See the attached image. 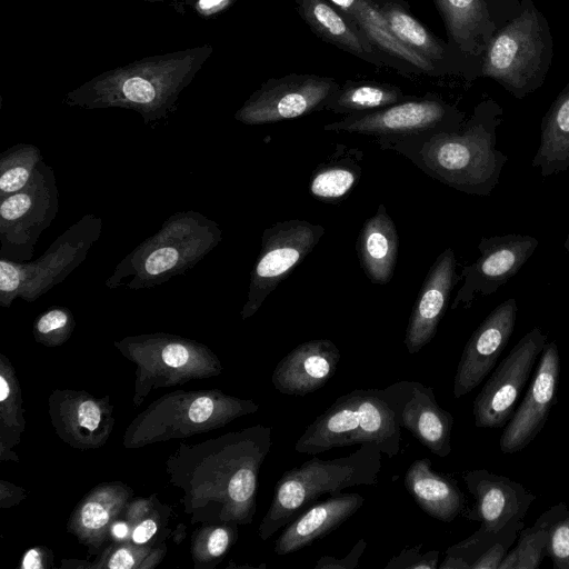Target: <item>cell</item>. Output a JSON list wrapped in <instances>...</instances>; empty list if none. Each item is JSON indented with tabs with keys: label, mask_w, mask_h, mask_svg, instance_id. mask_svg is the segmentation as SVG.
Here are the masks:
<instances>
[{
	"label": "cell",
	"mask_w": 569,
	"mask_h": 569,
	"mask_svg": "<svg viewBox=\"0 0 569 569\" xmlns=\"http://www.w3.org/2000/svg\"><path fill=\"white\" fill-rule=\"evenodd\" d=\"M502 109L492 100L479 103L456 132H426L378 140L433 179L468 194L489 196L498 186L508 157L497 148Z\"/></svg>",
	"instance_id": "cell-1"
},
{
	"label": "cell",
	"mask_w": 569,
	"mask_h": 569,
	"mask_svg": "<svg viewBox=\"0 0 569 569\" xmlns=\"http://www.w3.org/2000/svg\"><path fill=\"white\" fill-rule=\"evenodd\" d=\"M211 52L207 44L134 61L84 82L70 91L64 102L86 109H130L146 122L161 119Z\"/></svg>",
	"instance_id": "cell-2"
},
{
	"label": "cell",
	"mask_w": 569,
	"mask_h": 569,
	"mask_svg": "<svg viewBox=\"0 0 569 569\" xmlns=\"http://www.w3.org/2000/svg\"><path fill=\"white\" fill-rule=\"evenodd\" d=\"M381 455L376 443L366 442L345 457H313L287 470L276 483L273 499L259 527L260 538H270L325 493L332 496L349 487L377 485Z\"/></svg>",
	"instance_id": "cell-3"
},
{
	"label": "cell",
	"mask_w": 569,
	"mask_h": 569,
	"mask_svg": "<svg viewBox=\"0 0 569 569\" xmlns=\"http://www.w3.org/2000/svg\"><path fill=\"white\" fill-rule=\"evenodd\" d=\"M217 223L188 211L170 217L162 228L139 244L114 269L108 286L130 289L152 288L174 276L184 273L211 251L221 240Z\"/></svg>",
	"instance_id": "cell-4"
},
{
	"label": "cell",
	"mask_w": 569,
	"mask_h": 569,
	"mask_svg": "<svg viewBox=\"0 0 569 569\" xmlns=\"http://www.w3.org/2000/svg\"><path fill=\"white\" fill-rule=\"evenodd\" d=\"M101 219L93 214L61 234L33 262L0 259V301L10 306L14 298L32 301L62 282L86 259L91 246L99 239Z\"/></svg>",
	"instance_id": "cell-5"
},
{
	"label": "cell",
	"mask_w": 569,
	"mask_h": 569,
	"mask_svg": "<svg viewBox=\"0 0 569 569\" xmlns=\"http://www.w3.org/2000/svg\"><path fill=\"white\" fill-rule=\"evenodd\" d=\"M545 27L536 8L527 4L489 41L482 74L501 83L517 98L538 88L547 53Z\"/></svg>",
	"instance_id": "cell-6"
},
{
	"label": "cell",
	"mask_w": 569,
	"mask_h": 569,
	"mask_svg": "<svg viewBox=\"0 0 569 569\" xmlns=\"http://www.w3.org/2000/svg\"><path fill=\"white\" fill-rule=\"evenodd\" d=\"M58 204L54 172L41 160L24 188L1 198V258L29 261L40 236L54 220Z\"/></svg>",
	"instance_id": "cell-7"
},
{
	"label": "cell",
	"mask_w": 569,
	"mask_h": 569,
	"mask_svg": "<svg viewBox=\"0 0 569 569\" xmlns=\"http://www.w3.org/2000/svg\"><path fill=\"white\" fill-rule=\"evenodd\" d=\"M462 126L463 113L456 107L437 98H410L375 111L345 116L323 129L386 140L426 132H456Z\"/></svg>",
	"instance_id": "cell-8"
},
{
	"label": "cell",
	"mask_w": 569,
	"mask_h": 569,
	"mask_svg": "<svg viewBox=\"0 0 569 569\" xmlns=\"http://www.w3.org/2000/svg\"><path fill=\"white\" fill-rule=\"evenodd\" d=\"M325 228L303 220H287L266 229L251 271L242 318L253 316L276 287L312 251Z\"/></svg>",
	"instance_id": "cell-9"
},
{
	"label": "cell",
	"mask_w": 569,
	"mask_h": 569,
	"mask_svg": "<svg viewBox=\"0 0 569 569\" xmlns=\"http://www.w3.org/2000/svg\"><path fill=\"white\" fill-rule=\"evenodd\" d=\"M546 343L547 336L535 327L496 367L473 400L476 427L499 429L506 426Z\"/></svg>",
	"instance_id": "cell-10"
},
{
	"label": "cell",
	"mask_w": 569,
	"mask_h": 569,
	"mask_svg": "<svg viewBox=\"0 0 569 569\" xmlns=\"http://www.w3.org/2000/svg\"><path fill=\"white\" fill-rule=\"evenodd\" d=\"M339 86L333 78L317 74L272 78L248 98L234 118L246 124H264L323 110Z\"/></svg>",
	"instance_id": "cell-11"
},
{
	"label": "cell",
	"mask_w": 569,
	"mask_h": 569,
	"mask_svg": "<svg viewBox=\"0 0 569 569\" xmlns=\"http://www.w3.org/2000/svg\"><path fill=\"white\" fill-rule=\"evenodd\" d=\"M538 244L535 237L521 233L481 238L478 258L461 271L463 282L451 308H469L477 295L486 297L498 291L519 272Z\"/></svg>",
	"instance_id": "cell-12"
},
{
	"label": "cell",
	"mask_w": 569,
	"mask_h": 569,
	"mask_svg": "<svg viewBox=\"0 0 569 569\" xmlns=\"http://www.w3.org/2000/svg\"><path fill=\"white\" fill-rule=\"evenodd\" d=\"M560 379V356L555 341L547 342L525 398L506 423L499 439L502 453L525 449L543 429L556 402Z\"/></svg>",
	"instance_id": "cell-13"
},
{
	"label": "cell",
	"mask_w": 569,
	"mask_h": 569,
	"mask_svg": "<svg viewBox=\"0 0 569 569\" xmlns=\"http://www.w3.org/2000/svg\"><path fill=\"white\" fill-rule=\"evenodd\" d=\"M517 312L516 298H509L498 305L472 332L456 370L455 398L472 391L495 368L515 330Z\"/></svg>",
	"instance_id": "cell-14"
},
{
	"label": "cell",
	"mask_w": 569,
	"mask_h": 569,
	"mask_svg": "<svg viewBox=\"0 0 569 569\" xmlns=\"http://www.w3.org/2000/svg\"><path fill=\"white\" fill-rule=\"evenodd\" d=\"M462 479L475 498L465 518L480 522V530L498 532L512 520L526 517L536 496L521 483L486 469L465 471Z\"/></svg>",
	"instance_id": "cell-15"
},
{
	"label": "cell",
	"mask_w": 569,
	"mask_h": 569,
	"mask_svg": "<svg viewBox=\"0 0 569 569\" xmlns=\"http://www.w3.org/2000/svg\"><path fill=\"white\" fill-rule=\"evenodd\" d=\"M457 279L455 252L447 248L430 268L412 308L405 335L409 353H417L435 337Z\"/></svg>",
	"instance_id": "cell-16"
},
{
	"label": "cell",
	"mask_w": 569,
	"mask_h": 569,
	"mask_svg": "<svg viewBox=\"0 0 569 569\" xmlns=\"http://www.w3.org/2000/svg\"><path fill=\"white\" fill-rule=\"evenodd\" d=\"M340 357L338 347L329 339L306 341L277 363L271 382L280 393L306 396L333 377Z\"/></svg>",
	"instance_id": "cell-17"
},
{
	"label": "cell",
	"mask_w": 569,
	"mask_h": 569,
	"mask_svg": "<svg viewBox=\"0 0 569 569\" xmlns=\"http://www.w3.org/2000/svg\"><path fill=\"white\" fill-rule=\"evenodd\" d=\"M297 11L311 31L326 42L377 67L397 70L358 26L329 0H293Z\"/></svg>",
	"instance_id": "cell-18"
},
{
	"label": "cell",
	"mask_w": 569,
	"mask_h": 569,
	"mask_svg": "<svg viewBox=\"0 0 569 569\" xmlns=\"http://www.w3.org/2000/svg\"><path fill=\"white\" fill-rule=\"evenodd\" d=\"M363 502V496L357 492H340L310 506L286 526L276 540V555L296 552L327 536L352 517Z\"/></svg>",
	"instance_id": "cell-19"
},
{
	"label": "cell",
	"mask_w": 569,
	"mask_h": 569,
	"mask_svg": "<svg viewBox=\"0 0 569 569\" xmlns=\"http://www.w3.org/2000/svg\"><path fill=\"white\" fill-rule=\"evenodd\" d=\"M343 11L369 41L397 66L403 74L438 77V70L425 58L403 44L391 31L387 20L370 0H329Z\"/></svg>",
	"instance_id": "cell-20"
},
{
	"label": "cell",
	"mask_w": 569,
	"mask_h": 569,
	"mask_svg": "<svg viewBox=\"0 0 569 569\" xmlns=\"http://www.w3.org/2000/svg\"><path fill=\"white\" fill-rule=\"evenodd\" d=\"M377 7L393 34L403 44L428 60L440 76L458 74L466 71L467 56L421 24L410 13L408 3H386Z\"/></svg>",
	"instance_id": "cell-21"
},
{
	"label": "cell",
	"mask_w": 569,
	"mask_h": 569,
	"mask_svg": "<svg viewBox=\"0 0 569 569\" xmlns=\"http://www.w3.org/2000/svg\"><path fill=\"white\" fill-rule=\"evenodd\" d=\"M360 389L339 398L310 425L297 440L295 450L299 453L317 455L333 448L353 446L360 429Z\"/></svg>",
	"instance_id": "cell-22"
},
{
	"label": "cell",
	"mask_w": 569,
	"mask_h": 569,
	"mask_svg": "<svg viewBox=\"0 0 569 569\" xmlns=\"http://www.w3.org/2000/svg\"><path fill=\"white\" fill-rule=\"evenodd\" d=\"M405 487L430 517L451 522L469 509L465 493L450 476L435 471L428 458L412 461L405 475Z\"/></svg>",
	"instance_id": "cell-23"
},
{
	"label": "cell",
	"mask_w": 569,
	"mask_h": 569,
	"mask_svg": "<svg viewBox=\"0 0 569 569\" xmlns=\"http://www.w3.org/2000/svg\"><path fill=\"white\" fill-rule=\"evenodd\" d=\"M399 422L432 453L442 458L450 455L453 417L438 405L432 388L412 381Z\"/></svg>",
	"instance_id": "cell-24"
},
{
	"label": "cell",
	"mask_w": 569,
	"mask_h": 569,
	"mask_svg": "<svg viewBox=\"0 0 569 569\" xmlns=\"http://www.w3.org/2000/svg\"><path fill=\"white\" fill-rule=\"evenodd\" d=\"M356 248L368 279L372 283H388L397 263L398 233L383 204L362 226Z\"/></svg>",
	"instance_id": "cell-25"
},
{
	"label": "cell",
	"mask_w": 569,
	"mask_h": 569,
	"mask_svg": "<svg viewBox=\"0 0 569 569\" xmlns=\"http://www.w3.org/2000/svg\"><path fill=\"white\" fill-rule=\"evenodd\" d=\"M531 166L542 177L569 169V84L558 94L540 127V142Z\"/></svg>",
	"instance_id": "cell-26"
},
{
	"label": "cell",
	"mask_w": 569,
	"mask_h": 569,
	"mask_svg": "<svg viewBox=\"0 0 569 569\" xmlns=\"http://www.w3.org/2000/svg\"><path fill=\"white\" fill-rule=\"evenodd\" d=\"M448 42L462 54L477 56L486 41L489 17L485 0H433Z\"/></svg>",
	"instance_id": "cell-27"
},
{
	"label": "cell",
	"mask_w": 569,
	"mask_h": 569,
	"mask_svg": "<svg viewBox=\"0 0 569 569\" xmlns=\"http://www.w3.org/2000/svg\"><path fill=\"white\" fill-rule=\"evenodd\" d=\"M410 98L390 83L347 81L329 97L323 110L349 116L382 109Z\"/></svg>",
	"instance_id": "cell-28"
},
{
	"label": "cell",
	"mask_w": 569,
	"mask_h": 569,
	"mask_svg": "<svg viewBox=\"0 0 569 569\" xmlns=\"http://www.w3.org/2000/svg\"><path fill=\"white\" fill-rule=\"evenodd\" d=\"M565 502L557 503L543 511L536 522L522 528L517 546L509 550L498 569H537L547 557V545L552 527L566 513Z\"/></svg>",
	"instance_id": "cell-29"
},
{
	"label": "cell",
	"mask_w": 569,
	"mask_h": 569,
	"mask_svg": "<svg viewBox=\"0 0 569 569\" xmlns=\"http://www.w3.org/2000/svg\"><path fill=\"white\" fill-rule=\"evenodd\" d=\"M361 176L358 161L347 156L332 159L321 164L310 180V193L321 201H336L342 199L356 186Z\"/></svg>",
	"instance_id": "cell-30"
},
{
	"label": "cell",
	"mask_w": 569,
	"mask_h": 569,
	"mask_svg": "<svg viewBox=\"0 0 569 569\" xmlns=\"http://www.w3.org/2000/svg\"><path fill=\"white\" fill-rule=\"evenodd\" d=\"M41 160L40 150L32 144L19 143L3 151L0 158V197L24 188Z\"/></svg>",
	"instance_id": "cell-31"
},
{
	"label": "cell",
	"mask_w": 569,
	"mask_h": 569,
	"mask_svg": "<svg viewBox=\"0 0 569 569\" xmlns=\"http://www.w3.org/2000/svg\"><path fill=\"white\" fill-rule=\"evenodd\" d=\"M525 527L523 519L506 525L496 541L471 565L470 569H498Z\"/></svg>",
	"instance_id": "cell-32"
},
{
	"label": "cell",
	"mask_w": 569,
	"mask_h": 569,
	"mask_svg": "<svg viewBox=\"0 0 569 569\" xmlns=\"http://www.w3.org/2000/svg\"><path fill=\"white\" fill-rule=\"evenodd\" d=\"M546 552L553 569H569V508L552 527Z\"/></svg>",
	"instance_id": "cell-33"
},
{
	"label": "cell",
	"mask_w": 569,
	"mask_h": 569,
	"mask_svg": "<svg viewBox=\"0 0 569 569\" xmlns=\"http://www.w3.org/2000/svg\"><path fill=\"white\" fill-rule=\"evenodd\" d=\"M417 548L402 550L398 556L393 557L386 568H408V569H436L439 567V551L432 550L420 555Z\"/></svg>",
	"instance_id": "cell-34"
},
{
	"label": "cell",
	"mask_w": 569,
	"mask_h": 569,
	"mask_svg": "<svg viewBox=\"0 0 569 569\" xmlns=\"http://www.w3.org/2000/svg\"><path fill=\"white\" fill-rule=\"evenodd\" d=\"M81 523L88 530H99L109 520L110 507L97 500L84 505L81 510Z\"/></svg>",
	"instance_id": "cell-35"
},
{
	"label": "cell",
	"mask_w": 569,
	"mask_h": 569,
	"mask_svg": "<svg viewBox=\"0 0 569 569\" xmlns=\"http://www.w3.org/2000/svg\"><path fill=\"white\" fill-rule=\"evenodd\" d=\"M366 546L367 542L365 539H360L343 559L323 556L318 560L315 569H353L358 566L359 559L363 553Z\"/></svg>",
	"instance_id": "cell-36"
},
{
	"label": "cell",
	"mask_w": 569,
	"mask_h": 569,
	"mask_svg": "<svg viewBox=\"0 0 569 569\" xmlns=\"http://www.w3.org/2000/svg\"><path fill=\"white\" fill-rule=\"evenodd\" d=\"M69 323V315L63 309H51L37 321L36 329L41 335H49L64 329Z\"/></svg>",
	"instance_id": "cell-37"
},
{
	"label": "cell",
	"mask_w": 569,
	"mask_h": 569,
	"mask_svg": "<svg viewBox=\"0 0 569 569\" xmlns=\"http://www.w3.org/2000/svg\"><path fill=\"white\" fill-rule=\"evenodd\" d=\"M77 418L78 423L81 427H84L89 431H93L100 423L101 412L94 401L84 400L78 407Z\"/></svg>",
	"instance_id": "cell-38"
},
{
	"label": "cell",
	"mask_w": 569,
	"mask_h": 569,
	"mask_svg": "<svg viewBox=\"0 0 569 569\" xmlns=\"http://www.w3.org/2000/svg\"><path fill=\"white\" fill-rule=\"evenodd\" d=\"M162 360L171 368H179L189 360L188 349L180 343H170L162 350Z\"/></svg>",
	"instance_id": "cell-39"
},
{
	"label": "cell",
	"mask_w": 569,
	"mask_h": 569,
	"mask_svg": "<svg viewBox=\"0 0 569 569\" xmlns=\"http://www.w3.org/2000/svg\"><path fill=\"white\" fill-rule=\"evenodd\" d=\"M214 410V402L211 398L201 397L192 401L189 408V418L196 423L204 422Z\"/></svg>",
	"instance_id": "cell-40"
},
{
	"label": "cell",
	"mask_w": 569,
	"mask_h": 569,
	"mask_svg": "<svg viewBox=\"0 0 569 569\" xmlns=\"http://www.w3.org/2000/svg\"><path fill=\"white\" fill-rule=\"evenodd\" d=\"M230 543V535L223 528L214 529L208 539V551L213 557H220L223 555Z\"/></svg>",
	"instance_id": "cell-41"
},
{
	"label": "cell",
	"mask_w": 569,
	"mask_h": 569,
	"mask_svg": "<svg viewBox=\"0 0 569 569\" xmlns=\"http://www.w3.org/2000/svg\"><path fill=\"white\" fill-rule=\"evenodd\" d=\"M233 2L234 0H198L196 10L201 16L209 17L227 9Z\"/></svg>",
	"instance_id": "cell-42"
},
{
	"label": "cell",
	"mask_w": 569,
	"mask_h": 569,
	"mask_svg": "<svg viewBox=\"0 0 569 569\" xmlns=\"http://www.w3.org/2000/svg\"><path fill=\"white\" fill-rule=\"evenodd\" d=\"M156 531V522L151 519H147L134 528L132 532V540L138 545L144 543L151 539Z\"/></svg>",
	"instance_id": "cell-43"
},
{
	"label": "cell",
	"mask_w": 569,
	"mask_h": 569,
	"mask_svg": "<svg viewBox=\"0 0 569 569\" xmlns=\"http://www.w3.org/2000/svg\"><path fill=\"white\" fill-rule=\"evenodd\" d=\"M134 566V556L128 549L117 550L108 562L109 568L129 569Z\"/></svg>",
	"instance_id": "cell-44"
},
{
	"label": "cell",
	"mask_w": 569,
	"mask_h": 569,
	"mask_svg": "<svg viewBox=\"0 0 569 569\" xmlns=\"http://www.w3.org/2000/svg\"><path fill=\"white\" fill-rule=\"evenodd\" d=\"M21 567L24 569H38L42 567L39 553L36 549H31L26 552Z\"/></svg>",
	"instance_id": "cell-45"
},
{
	"label": "cell",
	"mask_w": 569,
	"mask_h": 569,
	"mask_svg": "<svg viewBox=\"0 0 569 569\" xmlns=\"http://www.w3.org/2000/svg\"><path fill=\"white\" fill-rule=\"evenodd\" d=\"M112 533L116 538L122 539L128 533V527L123 522H118L112 527Z\"/></svg>",
	"instance_id": "cell-46"
},
{
	"label": "cell",
	"mask_w": 569,
	"mask_h": 569,
	"mask_svg": "<svg viewBox=\"0 0 569 569\" xmlns=\"http://www.w3.org/2000/svg\"><path fill=\"white\" fill-rule=\"evenodd\" d=\"M10 393L8 381L3 376L0 377V400L6 401Z\"/></svg>",
	"instance_id": "cell-47"
},
{
	"label": "cell",
	"mask_w": 569,
	"mask_h": 569,
	"mask_svg": "<svg viewBox=\"0 0 569 569\" xmlns=\"http://www.w3.org/2000/svg\"><path fill=\"white\" fill-rule=\"evenodd\" d=\"M377 6H383L386 3H407L406 0H370Z\"/></svg>",
	"instance_id": "cell-48"
},
{
	"label": "cell",
	"mask_w": 569,
	"mask_h": 569,
	"mask_svg": "<svg viewBox=\"0 0 569 569\" xmlns=\"http://www.w3.org/2000/svg\"><path fill=\"white\" fill-rule=\"evenodd\" d=\"M563 247L566 250L569 251V232L567 233V237L565 239Z\"/></svg>",
	"instance_id": "cell-49"
}]
</instances>
